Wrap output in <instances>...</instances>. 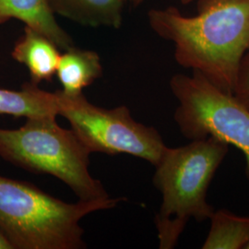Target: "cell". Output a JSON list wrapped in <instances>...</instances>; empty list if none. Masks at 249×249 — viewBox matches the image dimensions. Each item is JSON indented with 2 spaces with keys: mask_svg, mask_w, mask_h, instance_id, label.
Segmentation results:
<instances>
[{
  "mask_svg": "<svg viewBox=\"0 0 249 249\" xmlns=\"http://www.w3.org/2000/svg\"><path fill=\"white\" fill-rule=\"evenodd\" d=\"M151 30L175 46L176 61L232 93L249 49V0H196V14L151 9Z\"/></svg>",
  "mask_w": 249,
  "mask_h": 249,
  "instance_id": "1",
  "label": "cell"
},
{
  "mask_svg": "<svg viewBox=\"0 0 249 249\" xmlns=\"http://www.w3.org/2000/svg\"><path fill=\"white\" fill-rule=\"evenodd\" d=\"M122 197L68 203L28 182L0 176V228L14 249L86 248L80 221Z\"/></svg>",
  "mask_w": 249,
  "mask_h": 249,
  "instance_id": "2",
  "label": "cell"
},
{
  "mask_svg": "<svg viewBox=\"0 0 249 249\" xmlns=\"http://www.w3.org/2000/svg\"><path fill=\"white\" fill-rule=\"evenodd\" d=\"M228 151L229 145L213 137L167 147L153 176L162 200L155 217L160 249H174L190 219L202 223L211 218L208 189Z\"/></svg>",
  "mask_w": 249,
  "mask_h": 249,
  "instance_id": "3",
  "label": "cell"
},
{
  "mask_svg": "<svg viewBox=\"0 0 249 249\" xmlns=\"http://www.w3.org/2000/svg\"><path fill=\"white\" fill-rule=\"evenodd\" d=\"M91 152L72 129L55 117L27 118L17 129L0 127V157L13 165L61 180L80 200L109 198L103 184L89 174Z\"/></svg>",
  "mask_w": 249,
  "mask_h": 249,
  "instance_id": "4",
  "label": "cell"
},
{
  "mask_svg": "<svg viewBox=\"0 0 249 249\" xmlns=\"http://www.w3.org/2000/svg\"><path fill=\"white\" fill-rule=\"evenodd\" d=\"M170 89L178 101L174 118L182 135L194 141L213 137L243 152L249 179V109L232 93L197 72L176 74Z\"/></svg>",
  "mask_w": 249,
  "mask_h": 249,
  "instance_id": "5",
  "label": "cell"
},
{
  "mask_svg": "<svg viewBox=\"0 0 249 249\" xmlns=\"http://www.w3.org/2000/svg\"><path fill=\"white\" fill-rule=\"evenodd\" d=\"M54 94L58 116L69 121L90 152L129 154L155 167L167 149L158 130L137 122L124 106L105 109L90 104L82 92L70 95L57 89Z\"/></svg>",
  "mask_w": 249,
  "mask_h": 249,
  "instance_id": "6",
  "label": "cell"
},
{
  "mask_svg": "<svg viewBox=\"0 0 249 249\" xmlns=\"http://www.w3.org/2000/svg\"><path fill=\"white\" fill-rule=\"evenodd\" d=\"M61 53L59 48L45 35L25 26L23 34L14 44L11 57L26 67L31 81L40 84L51 82L55 76Z\"/></svg>",
  "mask_w": 249,
  "mask_h": 249,
  "instance_id": "7",
  "label": "cell"
},
{
  "mask_svg": "<svg viewBox=\"0 0 249 249\" xmlns=\"http://www.w3.org/2000/svg\"><path fill=\"white\" fill-rule=\"evenodd\" d=\"M18 19L53 41L63 51L74 45L71 37L54 18L47 0H0V26Z\"/></svg>",
  "mask_w": 249,
  "mask_h": 249,
  "instance_id": "8",
  "label": "cell"
},
{
  "mask_svg": "<svg viewBox=\"0 0 249 249\" xmlns=\"http://www.w3.org/2000/svg\"><path fill=\"white\" fill-rule=\"evenodd\" d=\"M53 14L87 26L119 29L123 23V0H47Z\"/></svg>",
  "mask_w": 249,
  "mask_h": 249,
  "instance_id": "9",
  "label": "cell"
},
{
  "mask_svg": "<svg viewBox=\"0 0 249 249\" xmlns=\"http://www.w3.org/2000/svg\"><path fill=\"white\" fill-rule=\"evenodd\" d=\"M102 75L103 65L98 53L74 45L61 53L55 73L61 90L70 95L81 93Z\"/></svg>",
  "mask_w": 249,
  "mask_h": 249,
  "instance_id": "10",
  "label": "cell"
},
{
  "mask_svg": "<svg viewBox=\"0 0 249 249\" xmlns=\"http://www.w3.org/2000/svg\"><path fill=\"white\" fill-rule=\"evenodd\" d=\"M0 115L26 119L56 117L58 110L55 94L40 89L32 81L24 82L18 90L0 88Z\"/></svg>",
  "mask_w": 249,
  "mask_h": 249,
  "instance_id": "11",
  "label": "cell"
},
{
  "mask_svg": "<svg viewBox=\"0 0 249 249\" xmlns=\"http://www.w3.org/2000/svg\"><path fill=\"white\" fill-rule=\"evenodd\" d=\"M211 227L201 249H246L249 244V217L220 209L212 214Z\"/></svg>",
  "mask_w": 249,
  "mask_h": 249,
  "instance_id": "12",
  "label": "cell"
},
{
  "mask_svg": "<svg viewBox=\"0 0 249 249\" xmlns=\"http://www.w3.org/2000/svg\"><path fill=\"white\" fill-rule=\"evenodd\" d=\"M233 95L249 109V49L242 59Z\"/></svg>",
  "mask_w": 249,
  "mask_h": 249,
  "instance_id": "13",
  "label": "cell"
},
{
  "mask_svg": "<svg viewBox=\"0 0 249 249\" xmlns=\"http://www.w3.org/2000/svg\"><path fill=\"white\" fill-rule=\"evenodd\" d=\"M0 249H14L9 237L4 231L0 228Z\"/></svg>",
  "mask_w": 249,
  "mask_h": 249,
  "instance_id": "14",
  "label": "cell"
},
{
  "mask_svg": "<svg viewBox=\"0 0 249 249\" xmlns=\"http://www.w3.org/2000/svg\"><path fill=\"white\" fill-rule=\"evenodd\" d=\"M123 1H124V3H125V2H129V3H131L134 6H138V5L142 4L145 0H123Z\"/></svg>",
  "mask_w": 249,
  "mask_h": 249,
  "instance_id": "15",
  "label": "cell"
},
{
  "mask_svg": "<svg viewBox=\"0 0 249 249\" xmlns=\"http://www.w3.org/2000/svg\"><path fill=\"white\" fill-rule=\"evenodd\" d=\"M180 1H181V3H182L183 5H187V4H190V3L194 2L195 0H180Z\"/></svg>",
  "mask_w": 249,
  "mask_h": 249,
  "instance_id": "16",
  "label": "cell"
},
{
  "mask_svg": "<svg viewBox=\"0 0 249 249\" xmlns=\"http://www.w3.org/2000/svg\"><path fill=\"white\" fill-rule=\"evenodd\" d=\"M249 249V244L248 245V247H247V249Z\"/></svg>",
  "mask_w": 249,
  "mask_h": 249,
  "instance_id": "17",
  "label": "cell"
}]
</instances>
